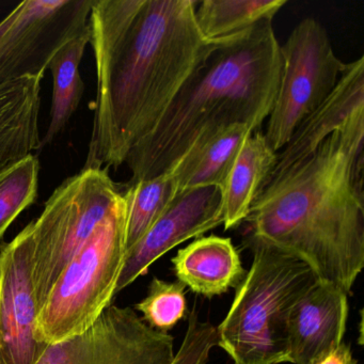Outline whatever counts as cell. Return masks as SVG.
<instances>
[{"label": "cell", "mask_w": 364, "mask_h": 364, "mask_svg": "<svg viewBox=\"0 0 364 364\" xmlns=\"http://www.w3.org/2000/svg\"><path fill=\"white\" fill-rule=\"evenodd\" d=\"M95 0H26L12 10L0 33V87L23 78L43 80L50 60L89 26Z\"/></svg>", "instance_id": "ba28073f"}, {"label": "cell", "mask_w": 364, "mask_h": 364, "mask_svg": "<svg viewBox=\"0 0 364 364\" xmlns=\"http://www.w3.org/2000/svg\"><path fill=\"white\" fill-rule=\"evenodd\" d=\"M348 294L317 281L294 306L289 321L287 363L311 364L343 343Z\"/></svg>", "instance_id": "4fadbf2b"}, {"label": "cell", "mask_w": 364, "mask_h": 364, "mask_svg": "<svg viewBox=\"0 0 364 364\" xmlns=\"http://www.w3.org/2000/svg\"><path fill=\"white\" fill-rule=\"evenodd\" d=\"M217 346V328L201 321L195 309L188 318L186 333L172 364H206L210 350Z\"/></svg>", "instance_id": "603a6c76"}, {"label": "cell", "mask_w": 364, "mask_h": 364, "mask_svg": "<svg viewBox=\"0 0 364 364\" xmlns=\"http://www.w3.org/2000/svg\"><path fill=\"white\" fill-rule=\"evenodd\" d=\"M89 42L90 29L88 26L65 44L50 60L48 69L54 80L50 121L40 149L54 141L80 106L85 91L80 65Z\"/></svg>", "instance_id": "ac0fdd59"}, {"label": "cell", "mask_w": 364, "mask_h": 364, "mask_svg": "<svg viewBox=\"0 0 364 364\" xmlns=\"http://www.w3.org/2000/svg\"><path fill=\"white\" fill-rule=\"evenodd\" d=\"M253 132L245 123L204 132L168 171L176 178L178 191L208 186L223 189L242 144Z\"/></svg>", "instance_id": "9a60e30c"}, {"label": "cell", "mask_w": 364, "mask_h": 364, "mask_svg": "<svg viewBox=\"0 0 364 364\" xmlns=\"http://www.w3.org/2000/svg\"><path fill=\"white\" fill-rule=\"evenodd\" d=\"M281 69L272 21L213 42L154 129L129 151L131 182L170 171L208 129L245 123L259 131L274 106Z\"/></svg>", "instance_id": "3957f363"}, {"label": "cell", "mask_w": 364, "mask_h": 364, "mask_svg": "<svg viewBox=\"0 0 364 364\" xmlns=\"http://www.w3.org/2000/svg\"><path fill=\"white\" fill-rule=\"evenodd\" d=\"M135 310L142 314V319L159 331L171 330L187 311L185 287L180 282H168L153 278L148 295L136 304Z\"/></svg>", "instance_id": "7402d4cb"}, {"label": "cell", "mask_w": 364, "mask_h": 364, "mask_svg": "<svg viewBox=\"0 0 364 364\" xmlns=\"http://www.w3.org/2000/svg\"><path fill=\"white\" fill-rule=\"evenodd\" d=\"M10 18H11V14H8V16L0 22V33L5 31L6 27L9 24Z\"/></svg>", "instance_id": "d4e9b609"}, {"label": "cell", "mask_w": 364, "mask_h": 364, "mask_svg": "<svg viewBox=\"0 0 364 364\" xmlns=\"http://www.w3.org/2000/svg\"><path fill=\"white\" fill-rule=\"evenodd\" d=\"M197 0H95L89 16L97 65L95 120L84 168L125 163L171 105L213 42Z\"/></svg>", "instance_id": "6da1fadb"}, {"label": "cell", "mask_w": 364, "mask_h": 364, "mask_svg": "<svg viewBox=\"0 0 364 364\" xmlns=\"http://www.w3.org/2000/svg\"><path fill=\"white\" fill-rule=\"evenodd\" d=\"M364 119L270 178L245 219L246 240L306 263L350 293L364 267Z\"/></svg>", "instance_id": "7a4b0ae2"}, {"label": "cell", "mask_w": 364, "mask_h": 364, "mask_svg": "<svg viewBox=\"0 0 364 364\" xmlns=\"http://www.w3.org/2000/svg\"><path fill=\"white\" fill-rule=\"evenodd\" d=\"M311 364H358V361L353 358L350 346L343 342L336 348L317 358Z\"/></svg>", "instance_id": "cb8c5ba5"}, {"label": "cell", "mask_w": 364, "mask_h": 364, "mask_svg": "<svg viewBox=\"0 0 364 364\" xmlns=\"http://www.w3.org/2000/svg\"><path fill=\"white\" fill-rule=\"evenodd\" d=\"M285 4L287 0H204L196 8V24L206 41H220L272 22Z\"/></svg>", "instance_id": "d6986e66"}, {"label": "cell", "mask_w": 364, "mask_h": 364, "mask_svg": "<svg viewBox=\"0 0 364 364\" xmlns=\"http://www.w3.org/2000/svg\"><path fill=\"white\" fill-rule=\"evenodd\" d=\"M1 277H3V272H1V265H0V293H1Z\"/></svg>", "instance_id": "484cf974"}, {"label": "cell", "mask_w": 364, "mask_h": 364, "mask_svg": "<svg viewBox=\"0 0 364 364\" xmlns=\"http://www.w3.org/2000/svg\"><path fill=\"white\" fill-rule=\"evenodd\" d=\"M171 262L178 281L208 298L237 289L247 274L231 238L217 235L197 238Z\"/></svg>", "instance_id": "5bb4252c"}, {"label": "cell", "mask_w": 364, "mask_h": 364, "mask_svg": "<svg viewBox=\"0 0 364 364\" xmlns=\"http://www.w3.org/2000/svg\"><path fill=\"white\" fill-rule=\"evenodd\" d=\"M246 244L252 264L217 328V346L233 364L287 363L291 310L318 280L300 259L259 240Z\"/></svg>", "instance_id": "277c9868"}, {"label": "cell", "mask_w": 364, "mask_h": 364, "mask_svg": "<svg viewBox=\"0 0 364 364\" xmlns=\"http://www.w3.org/2000/svg\"><path fill=\"white\" fill-rule=\"evenodd\" d=\"M121 196L107 170L84 168L54 191L39 218L29 223L31 277L39 310L65 266Z\"/></svg>", "instance_id": "8992f818"}, {"label": "cell", "mask_w": 364, "mask_h": 364, "mask_svg": "<svg viewBox=\"0 0 364 364\" xmlns=\"http://www.w3.org/2000/svg\"><path fill=\"white\" fill-rule=\"evenodd\" d=\"M220 225H223V208L219 187L178 191L165 213L127 253L116 295L146 274L149 267L166 252Z\"/></svg>", "instance_id": "8fae6325"}, {"label": "cell", "mask_w": 364, "mask_h": 364, "mask_svg": "<svg viewBox=\"0 0 364 364\" xmlns=\"http://www.w3.org/2000/svg\"><path fill=\"white\" fill-rule=\"evenodd\" d=\"M280 50V82L264 133L277 153L331 95L345 65L336 57L325 27L312 18L293 29Z\"/></svg>", "instance_id": "52a82bcc"}, {"label": "cell", "mask_w": 364, "mask_h": 364, "mask_svg": "<svg viewBox=\"0 0 364 364\" xmlns=\"http://www.w3.org/2000/svg\"><path fill=\"white\" fill-rule=\"evenodd\" d=\"M0 364H36L46 345L36 338L37 299L29 225L0 250Z\"/></svg>", "instance_id": "30bf717a"}, {"label": "cell", "mask_w": 364, "mask_h": 364, "mask_svg": "<svg viewBox=\"0 0 364 364\" xmlns=\"http://www.w3.org/2000/svg\"><path fill=\"white\" fill-rule=\"evenodd\" d=\"M39 170V161L31 154L0 172V240L37 200Z\"/></svg>", "instance_id": "44dd1931"}, {"label": "cell", "mask_w": 364, "mask_h": 364, "mask_svg": "<svg viewBox=\"0 0 364 364\" xmlns=\"http://www.w3.org/2000/svg\"><path fill=\"white\" fill-rule=\"evenodd\" d=\"M361 118H364L363 56L353 63H345L331 95L304 119L291 140L279 151L276 166L266 183L308 157L330 135L343 131L353 121Z\"/></svg>", "instance_id": "7c38bea8"}, {"label": "cell", "mask_w": 364, "mask_h": 364, "mask_svg": "<svg viewBox=\"0 0 364 364\" xmlns=\"http://www.w3.org/2000/svg\"><path fill=\"white\" fill-rule=\"evenodd\" d=\"M41 78L0 87V172L39 150Z\"/></svg>", "instance_id": "2e32d148"}, {"label": "cell", "mask_w": 364, "mask_h": 364, "mask_svg": "<svg viewBox=\"0 0 364 364\" xmlns=\"http://www.w3.org/2000/svg\"><path fill=\"white\" fill-rule=\"evenodd\" d=\"M277 156L261 129L247 138L221 189L225 230L244 223L276 166Z\"/></svg>", "instance_id": "e0dca14e"}, {"label": "cell", "mask_w": 364, "mask_h": 364, "mask_svg": "<svg viewBox=\"0 0 364 364\" xmlns=\"http://www.w3.org/2000/svg\"><path fill=\"white\" fill-rule=\"evenodd\" d=\"M125 257L127 208L122 193L50 289L36 321L38 342L48 346L88 329L112 304Z\"/></svg>", "instance_id": "5b68a950"}, {"label": "cell", "mask_w": 364, "mask_h": 364, "mask_svg": "<svg viewBox=\"0 0 364 364\" xmlns=\"http://www.w3.org/2000/svg\"><path fill=\"white\" fill-rule=\"evenodd\" d=\"M178 193L170 172L129 183L123 191L127 208V253L146 235Z\"/></svg>", "instance_id": "ffe728a7"}, {"label": "cell", "mask_w": 364, "mask_h": 364, "mask_svg": "<svg viewBox=\"0 0 364 364\" xmlns=\"http://www.w3.org/2000/svg\"><path fill=\"white\" fill-rule=\"evenodd\" d=\"M173 336L110 304L82 333L48 345L36 364H172Z\"/></svg>", "instance_id": "9c48e42d"}]
</instances>
